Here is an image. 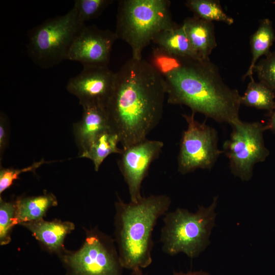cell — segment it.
<instances>
[{"instance_id":"cell-1","label":"cell","mask_w":275,"mask_h":275,"mask_svg":"<svg viewBox=\"0 0 275 275\" xmlns=\"http://www.w3.org/2000/svg\"><path fill=\"white\" fill-rule=\"evenodd\" d=\"M166 94L164 77L145 59L131 58L115 72L104 109L122 149L147 139L161 118Z\"/></svg>"},{"instance_id":"cell-2","label":"cell","mask_w":275,"mask_h":275,"mask_svg":"<svg viewBox=\"0 0 275 275\" xmlns=\"http://www.w3.org/2000/svg\"><path fill=\"white\" fill-rule=\"evenodd\" d=\"M167 101L185 105L218 123L240 120L241 95L224 81L209 58H185L180 67L164 78Z\"/></svg>"},{"instance_id":"cell-3","label":"cell","mask_w":275,"mask_h":275,"mask_svg":"<svg viewBox=\"0 0 275 275\" xmlns=\"http://www.w3.org/2000/svg\"><path fill=\"white\" fill-rule=\"evenodd\" d=\"M171 199L166 195L143 197L137 202H115V234L121 264L131 271L152 262V233L158 218L169 210Z\"/></svg>"},{"instance_id":"cell-4","label":"cell","mask_w":275,"mask_h":275,"mask_svg":"<svg viewBox=\"0 0 275 275\" xmlns=\"http://www.w3.org/2000/svg\"><path fill=\"white\" fill-rule=\"evenodd\" d=\"M168 0H121L115 32L131 47L132 58L141 60L144 49L160 31L176 23Z\"/></svg>"},{"instance_id":"cell-5","label":"cell","mask_w":275,"mask_h":275,"mask_svg":"<svg viewBox=\"0 0 275 275\" xmlns=\"http://www.w3.org/2000/svg\"><path fill=\"white\" fill-rule=\"evenodd\" d=\"M217 203L215 197L210 206H200L196 212L181 208L167 212L160 232L162 251L170 256L183 253L191 259L198 257L210 243Z\"/></svg>"},{"instance_id":"cell-6","label":"cell","mask_w":275,"mask_h":275,"mask_svg":"<svg viewBox=\"0 0 275 275\" xmlns=\"http://www.w3.org/2000/svg\"><path fill=\"white\" fill-rule=\"evenodd\" d=\"M85 25L73 8L63 15L45 20L29 31L26 45L29 57L42 68L67 60L70 47Z\"/></svg>"},{"instance_id":"cell-7","label":"cell","mask_w":275,"mask_h":275,"mask_svg":"<svg viewBox=\"0 0 275 275\" xmlns=\"http://www.w3.org/2000/svg\"><path fill=\"white\" fill-rule=\"evenodd\" d=\"M61 256L67 268L66 275H123L124 268L114 240L96 228L87 232L78 251L65 252Z\"/></svg>"},{"instance_id":"cell-8","label":"cell","mask_w":275,"mask_h":275,"mask_svg":"<svg viewBox=\"0 0 275 275\" xmlns=\"http://www.w3.org/2000/svg\"><path fill=\"white\" fill-rule=\"evenodd\" d=\"M231 126L232 132L223 151L229 159L232 174L248 181L253 176L255 164L265 161L269 155L263 138L265 125L240 120Z\"/></svg>"},{"instance_id":"cell-9","label":"cell","mask_w":275,"mask_h":275,"mask_svg":"<svg viewBox=\"0 0 275 275\" xmlns=\"http://www.w3.org/2000/svg\"><path fill=\"white\" fill-rule=\"evenodd\" d=\"M195 114L182 115L187 128L182 133L178 156V171L182 174L198 169L210 170L224 152L218 148L216 130L197 121Z\"/></svg>"},{"instance_id":"cell-10","label":"cell","mask_w":275,"mask_h":275,"mask_svg":"<svg viewBox=\"0 0 275 275\" xmlns=\"http://www.w3.org/2000/svg\"><path fill=\"white\" fill-rule=\"evenodd\" d=\"M163 143L146 139L123 149L118 161L120 171L127 185L130 202H137L143 197L141 186L151 163L157 158Z\"/></svg>"},{"instance_id":"cell-11","label":"cell","mask_w":275,"mask_h":275,"mask_svg":"<svg viewBox=\"0 0 275 275\" xmlns=\"http://www.w3.org/2000/svg\"><path fill=\"white\" fill-rule=\"evenodd\" d=\"M118 39L110 30L85 25L75 38L67 60L78 62L83 67L108 66L113 45Z\"/></svg>"},{"instance_id":"cell-12","label":"cell","mask_w":275,"mask_h":275,"mask_svg":"<svg viewBox=\"0 0 275 275\" xmlns=\"http://www.w3.org/2000/svg\"><path fill=\"white\" fill-rule=\"evenodd\" d=\"M115 72L108 66L83 67L76 76L67 82V90L76 96L82 107H104L114 88Z\"/></svg>"},{"instance_id":"cell-13","label":"cell","mask_w":275,"mask_h":275,"mask_svg":"<svg viewBox=\"0 0 275 275\" xmlns=\"http://www.w3.org/2000/svg\"><path fill=\"white\" fill-rule=\"evenodd\" d=\"M82 117L73 125V132L79 155L90 146L102 132L111 129L103 107L96 106L82 107Z\"/></svg>"},{"instance_id":"cell-14","label":"cell","mask_w":275,"mask_h":275,"mask_svg":"<svg viewBox=\"0 0 275 275\" xmlns=\"http://www.w3.org/2000/svg\"><path fill=\"white\" fill-rule=\"evenodd\" d=\"M20 225L31 232L33 235L51 252H61L65 237L75 228L70 222L43 219L22 223Z\"/></svg>"},{"instance_id":"cell-15","label":"cell","mask_w":275,"mask_h":275,"mask_svg":"<svg viewBox=\"0 0 275 275\" xmlns=\"http://www.w3.org/2000/svg\"><path fill=\"white\" fill-rule=\"evenodd\" d=\"M182 25L194 50L200 58H209L217 45L213 23L193 16L186 18Z\"/></svg>"},{"instance_id":"cell-16","label":"cell","mask_w":275,"mask_h":275,"mask_svg":"<svg viewBox=\"0 0 275 275\" xmlns=\"http://www.w3.org/2000/svg\"><path fill=\"white\" fill-rule=\"evenodd\" d=\"M152 42L178 57L201 59L193 48L182 24H175L163 30L155 36Z\"/></svg>"},{"instance_id":"cell-17","label":"cell","mask_w":275,"mask_h":275,"mask_svg":"<svg viewBox=\"0 0 275 275\" xmlns=\"http://www.w3.org/2000/svg\"><path fill=\"white\" fill-rule=\"evenodd\" d=\"M15 203L17 224L43 219L48 209L58 204L56 197L52 194L23 197Z\"/></svg>"},{"instance_id":"cell-18","label":"cell","mask_w":275,"mask_h":275,"mask_svg":"<svg viewBox=\"0 0 275 275\" xmlns=\"http://www.w3.org/2000/svg\"><path fill=\"white\" fill-rule=\"evenodd\" d=\"M274 40L275 33L272 22L268 18L263 19L250 38L252 60L248 70L242 77L243 79L253 76L256 64L261 56H266L270 52V48Z\"/></svg>"},{"instance_id":"cell-19","label":"cell","mask_w":275,"mask_h":275,"mask_svg":"<svg viewBox=\"0 0 275 275\" xmlns=\"http://www.w3.org/2000/svg\"><path fill=\"white\" fill-rule=\"evenodd\" d=\"M120 143L118 135L111 129L101 132L94 140L89 148L80 157L92 161L95 171H98L105 159L111 154H121L123 149L118 147Z\"/></svg>"},{"instance_id":"cell-20","label":"cell","mask_w":275,"mask_h":275,"mask_svg":"<svg viewBox=\"0 0 275 275\" xmlns=\"http://www.w3.org/2000/svg\"><path fill=\"white\" fill-rule=\"evenodd\" d=\"M250 78L247 88L241 96V104L271 113L275 107V93L262 82L255 81L253 76Z\"/></svg>"},{"instance_id":"cell-21","label":"cell","mask_w":275,"mask_h":275,"mask_svg":"<svg viewBox=\"0 0 275 275\" xmlns=\"http://www.w3.org/2000/svg\"><path fill=\"white\" fill-rule=\"evenodd\" d=\"M185 5L194 13V16L200 19L212 22H223L228 25L234 22V19L225 12L220 2L216 0H188Z\"/></svg>"},{"instance_id":"cell-22","label":"cell","mask_w":275,"mask_h":275,"mask_svg":"<svg viewBox=\"0 0 275 275\" xmlns=\"http://www.w3.org/2000/svg\"><path fill=\"white\" fill-rule=\"evenodd\" d=\"M184 59L156 46L153 49L148 62L164 78L180 67Z\"/></svg>"},{"instance_id":"cell-23","label":"cell","mask_w":275,"mask_h":275,"mask_svg":"<svg viewBox=\"0 0 275 275\" xmlns=\"http://www.w3.org/2000/svg\"><path fill=\"white\" fill-rule=\"evenodd\" d=\"M113 3L112 0H76L73 8L78 20L85 23L98 17Z\"/></svg>"},{"instance_id":"cell-24","label":"cell","mask_w":275,"mask_h":275,"mask_svg":"<svg viewBox=\"0 0 275 275\" xmlns=\"http://www.w3.org/2000/svg\"><path fill=\"white\" fill-rule=\"evenodd\" d=\"M17 224L16 218L15 203L6 202L0 199V243L8 244L13 227Z\"/></svg>"},{"instance_id":"cell-25","label":"cell","mask_w":275,"mask_h":275,"mask_svg":"<svg viewBox=\"0 0 275 275\" xmlns=\"http://www.w3.org/2000/svg\"><path fill=\"white\" fill-rule=\"evenodd\" d=\"M259 81L275 93V50L258 61L254 68Z\"/></svg>"},{"instance_id":"cell-26","label":"cell","mask_w":275,"mask_h":275,"mask_svg":"<svg viewBox=\"0 0 275 275\" xmlns=\"http://www.w3.org/2000/svg\"><path fill=\"white\" fill-rule=\"evenodd\" d=\"M46 163L43 158L39 161L34 162L31 166L20 169L12 168H1L0 171V194H2L9 188L14 181L18 179L19 176L23 173L34 172L42 164Z\"/></svg>"},{"instance_id":"cell-27","label":"cell","mask_w":275,"mask_h":275,"mask_svg":"<svg viewBox=\"0 0 275 275\" xmlns=\"http://www.w3.org/2000/svg\"><path fill=\"white\" fill-rule=\"evenodd\" d=\"M8 128L6 117L1 113L0 117V157L1 161L8 142Z\"/></svg>"},{"instance_id":"cell-28","label":"cell","mask_w":275,"mask_h":275,"mask_svg":"<svg viewBox=\"0 0 275 275\" xmlns=\"http://www.w3.org/2000/svg\"><path fill=\"white\" fill-rule=\"evenodd\" d=\"M270 113L269 119L267 123L265 125V129L269 130L275 134V107Z\"/></svg>"},{"instance_id":"cell-29","label":"cell","mask_w":275,"mask_h":275,"mask_svg":"<svg viewBox=\"0 0 275 275\" xmlns=\"http://www.w3.org/2000/svg\"><path fill=\"white\" fill-rule=\"evenodd\" d=\"M173 275H211L209 272L203 270L184 272L174 271Z\"/></svg>"},{"instance_id":"cell-30","label":"cell","mask_w":275,"mask_h":275,"mask_svg":"<svg viewBox=\"0 0 275 275\" xmlns=\"http://www.w3.org/2000/svg\"><path fill=\"white\" fill-rule=\"evenodd\" d=\"M131 275H146L145 274L141 268H137L132 270Z\"/></svg>"}]
</instances>
